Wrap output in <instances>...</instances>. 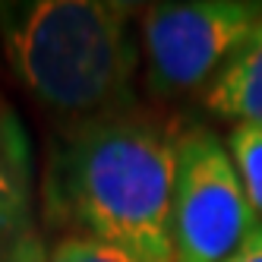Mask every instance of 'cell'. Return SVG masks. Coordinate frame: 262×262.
Returning a JSON list of instances; mask_svg holds the SVG:
<instances>
[{
  "label": "cell",
  "mask_w": 262,
  "mask_h": 262,
  "mask_svg": "<svg viewBox=\"0 0 262 262\" xmlns=\"http://www.w3.org/2000/svg\"><path fill=\"white\" fill-rule=\"evenodd\" d=\"M228 152L247 190L253 212L262 218V123H240L228 133Z\"/></svg>",
  "instance_id": "52a82bcc"
},
{
  "label": "cell",
  "mask_w": 262,
  "mask_h": 262,
  "mask_svg": "<svg viewBox=\"0 0 262 262\" xmlns=\"http://www.w3.org/2000/svg\"><path fill=\"white\" fill-rule=\"evenodd\" d=\"M205 107L234 126L262 123V19L221 70V76L209 85Z\"/></svg>",
  "instance_id": "8992f818"
},
{
  "label": "cell",
  "mask_w": 262,
  "mask_h": 262,
  "mask_svg": "<svg viewBox=\"0 0 262 262\" xmlns=\"http://www.w3.org/2000/svg\"><path fill=\"white\" fill-rule=\"evenodd\" d=\"M177 136L139 107L57 126L38 180L60 237H92L136 262H174Z\"/></svg>",
  "instance_id": "6da1fadb"
},
{
  "label": "cell",
  "mask_w": 262,
  "mask_h": 262,
  "mask_svg": "<svg viewBox=\"0 0 262 262\" xmlns=\"http://www.w3.org/2000/svg\"><path fill=\"white\" fill-rule=\"evenodd\" d=\"M48 253L51 247L45 243L38 224H29L0 240V262H48Z\"/></svg>",
  "instance_id": "9c48e42d"
},
{
  "label": "cell",
  "mask_w": 262,
  "mask_h": 262,
  "mask_svg": "<svg viewBox=\"0 0 262 262\" xmlns=\"http://www.w3.org/2000/svg\"><path fill=\"white\" fill-rule=\"evenodd\" d=\"M259 224L228 142L205 126L180 133L171 202L174 262H228Z\"/></svg>",
  "instance_id": "277c9868"
},
{
  "label": "cell",
  "mask_w": 262,
  "mask_h": 262,
  "mask_svg": "<svg viewBox=\"0 0 262 262\" xmlns=\"http://www.w3.org/2000/svg\"><path fill=\"white\" fill-rule=\"evenodd\" d=\"M35 193V155L26 123L0 89V240L38 224Z\"/></svg>",
  "instance_id": "5b68a950"
},
{
  "label": "cell",
  "mask_w": 262,
  "mask_h": 262,
  "mask_svg": "<svg viewBox=\"0 0 262 262\" xmlns=\"http://www.w3.org/2000/svg\"><path fill=\"white\" fill-rule=\"evenodd\" d=\"M0 51L23 92L60 126L136 107L142 41L133 4H0Z\"/></svg>",
  "instance_id": "7a4b0ae2"
},
{
  "label": "cell",
  "mask_w": 262,
  "mask_h": 262,
  "mask_svg": "<svg viewBox=\"0 0 262 262\" xmlns=\"http://www.w3.org/2000/svg\"><path fill=\"white\" fill-rule=\"evenodd\" d=\"M259 19V0H190L148 7L139 32L148 95L177 101L209 92Z\"/></svg>",
  "instance_id": "3957f363"
},
{
  "label": "cell",
  "mask_w": 262,
  "mask_h": 262,
  "mask_svg": "<svg viewBox=\"0 0 262 262\" xmlns=\"http://www.w3.org/2000/svg\"><path fill=\"white\" fill-rule=\"evenodd\" d=\"M48 262H136V259L92 237H60L51 247Z\"/></svg>",
  "instance_id": "ba28073f"
},
{
  "label": "cell",
  "mask_w": 262,
  "mask_h": 262,
  "mask_svg": "<svg viewBox=\"0 0 262 262\" xmlns=\"http://www.w3.org/2000/svg\"><path fill=\"white\" fill-rule=\"evenodd\" d=\"M228 262H262V224L243 240V247L228 259Z\"/></svg>",
  "instance_id": "30bf717a"
}]
</instances>
